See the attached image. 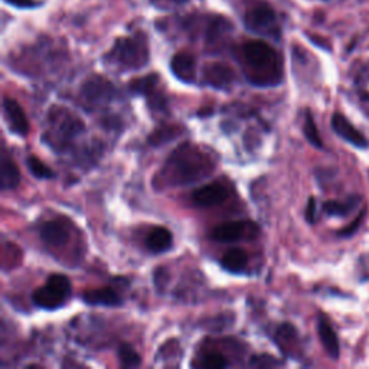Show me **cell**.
I'll list each match as a JSON object with an SVG mask.
<instances>
[{"label":"cell","mask_w":369,"mask_h":369,"mask_svg":"<svg viewBox=\"0 0 369 369\" xmlns=\"http://www.w3.org/2000/svg\"><path fill=\"white\" fill-rule=\"evenodd\" d=\"M239 61L247 80L257 87H274L283 78L280 53L263 41H248L239 46Z\"/></svg>","instance_id":"1"},{"label":"cell","mask_w":369,"mask_h":369,"mask_svg":"<svg viewBox=\"0 0 369 369\" xmlns=\"http://www.w3.org/2000/svg\"><path fill=\"white\" fill-rule=\"evenodd\" d=\"M214 168L215 163L208 153L187 143L172 153L160 173L168 183L180 187V184H191L209 176Z\"/></svg>","instance_id":"2"},{"label":"cell","mask_w":369,"mask_h":369,"mask_svg":"<svg viewBox=\"0 0 369 369\" xmlns=\"http://www.w3.org/2000/svg\"><path fill=\"white\" fill-rule=\"evenodd\" d=\"M149 42L143 32H136L114 42L104 57L105 62L121 71H136L149 62Z\"/></svg>","instance_id":"3"},{"label":"cell","mask_w":369,"mask_h":369,"mask_svg":"<svg viewBox=\"0 0 369 369\" xmlns=\"http://www.w3.org/2000/svg\"><path fill=\"white\" fill-rule=\"evenodd\" d=\"M84 130L83 121L64 108H53L49 113L45 141L53 149H64Z\"/></svg>","instance_id":"4"},{"label":"cell","mask_w":369,"mask_h":369,"mask_svg":"<svg viewBox=\"0 0 369 369\" xmlns=\"http://www.w3.org/2000/svg\"><path fill=\"white\" fill-rule=\"evenodd\" d=\"M244 25L247 31L266 36V38L279 40L280 38V24L275 10L263 2H258L248 8L244 15Z\"/></svg>","instance_id":"5"},{"label":"cell","mask_w":369,"mask_h":369,"mask_svg":"<svg viewBox=\"0 0 369 369\" xmlns=\"http://www.w3.org/2000/svg\"><path fill=\"white\" fill-rule=\"evenodd\" d=\"M71 296V282L64 274H52L46 283L32 294L33 303L44 310L62 307Z\"/></svg>","instance_id":"6"},{"label":"cell","mask_w":369,"mask_h":369,"mask_svg":"<svg viewBox=\"0 0 369 369\" xmlns=\"http://www.w3.org/2000/svg\"><path fill=\"white\" fill-rule=\"evenodd\" d=\"M114 92L116 91L112 83L100 76H94L84 83L81 88V97L89 108H97L112 100L114 97Z\"/></svg>","instance_id":"7"},{"label":"cell","mask_w":369,"mask_h":369,"mask_svg":"<svg viewBox=\"0 0 369 369\" xmlns=\"http://www.w3.org/2000/svg\"><path fill=\"white\" fill-rule=\"evenodd\" d=\"M258 235V227L251 221H234L221 224L211 232V238L218 243H235Z\"/></svg>","instance_id":"8"},{"label":"cell","mask_w":369,"mask_h":369,"mask_svg":"<svg viewBox=\"0 0 369 369\" xmlns=\"http://www.w3.org/2000/svg\"><path fill=\"white\" fill-rule=\"evenodd\" d=\"M228 198H230L228 189L223 183L218 182L207 184V187H202L192 194V200L195 202V205L200 208H211L221 205L224 204Z\"/></svg>","instance_id":"9"},{"label":"cell","mask_w":369,"mask_h":369,"mask_svg":"<svg viewBox=\"0 0 369 369\" xmlns=\"http://www.w3.org/2000/svg\"><path fill=\"white\" fill-rule=\"evenodd\" d=\"M3 114L12 133L21 137H25L29 133V121L24 108L16 100L10 97L3 98Z\"/></svg>","instance_id":"10"},{"label":"cell","mask_w":369,"mask_h":369,"mask_svg":"<svg viewBox=\"0 0 369 369\" xmlns=\"http://www.w3.org/2000/svg\"><path fill=\"white\" fill-rule=\"evenodd\" d=\"M330 123H332V128H334V132L339 137L346 140L347 143L354 144L355 147H359V149H366V147L369 146L366 137L343 114L335 113L334 116H332Z\"/></svg>","instance_id":"11"},{"label":"cell","mask_w":369,"mask_h":369,"mask_svg":"<svg viewBox=\"0 0 369 369\" xmlns=\"http://www.w3.org/2000/svg\"><path fill=\"white\" fill-rule=\"evenodd\" d=\"M204 80L216 89H227L235 80L234 71L224 62H211L204 67Z\"/></svg>","instance_id":"12"},{"label":"cell","mask_w":369,"mask_h":369,"mask_svg":"<svg viewBox=\"0 0 369 369\" xmlns=\"http://www.w3.org/2000/svg\"><path fill=\"white\" fill-rule=\"evenodd\" d=\"M171 69L182 83H192L196 77V60L189 52H178L171 61Z\"/></svg>","instance_id":"13"},{"label":"cell","mask_w":369,"mask_h":369,"mask_svg":"<svg viewBox=\"0 0 369 369\" xmlns=\"http://www.w3.org/2000/svg\"><path fill=\"white\" fill-rule=\"evenodd\" d=\"M275 343L279 345L280 350L287 357H299L300 343L298 330L290 323H283L275 330Z\"/></svg>","instance_id":"14"},{"label":"cell","mask_w":369,"mask_h":369,"mask_svg":"<svg viewBox=\"0 0 369 369\" xmlns=\"http://www.w3.org/2000/svg\"><path fill=\"white\" fill-rule=\"evenodd\" d=\"M81 298L89 306L116 307V306H120L123 303L120 294L112 287H100V289L85 290Z\"/></svg>","instance_id":"15"},{"label":"cell","mask_w":369,"mask_h":369,"mask_svg":"<svg viewBox=\"0 0 369 369\" xmlns=\"http://www.w3.org/2000/svg\"><path fill=\"white\" fill-rule=\"evenodd\" d=\"M40 234L42 241L51 247H62L69 239L68 228L61 221H48L41 227Z\"/></svg>","instance_id":"16"},{"label":"cell","mask_w":369,"mask_h":369,"mask_svg":"<svg viewBox=\"0 0 369 369\" xmlns=\"http://www.w3.org/2000/svg\"><path fill=\"white\" fill-rule=\"evenodd\" d=\"M318 332H319V338L320 342L323 345V347L326 349L327 355L332 359H338L339 354H341V347H339V341L338 336L335 334L334 327L329 323V320L320 315L319 316V322H318Z\"/></svg>","instance_id":"17"},{"label":"cell","mask_w":369,"mask_h":369,"mask_svg":"<svg viewBox=\"0 0 369 369\" xmlns=\"http://www.w3.org/2000/svg\"><path fill=\"white\" fill-rule=\"evenodd\" d=\"M173 238L168 228L156 227L146 237V247L153 254H162L172 248Z\"/></svg>","instance_id":"18"},{"label":"cell","mask_w":369,"mask_h":369,"mask_svg":"<svg viewBox=\"0 0 369 369\" xmlns=\"http://www.w3.org/2000/svg\"><path fill=\"white\" fill-rule=\"evenodd\" d=\"M21 182V172L17 169L15 160L3 152L2 163H0V184L3 191L15 189Z\"/></svg>","instance_id":"19"},{"label":"cell","mask_w":369,"mask_h":369,"mask_svg":"<svg viewBox=\"0 0 369 369\" xmlns=\"http://www.w3.org/2000/svg\"><path fill=\"white\" fill-rule=\"evenodd\" d=\"M221 264L227 271L239 274L246 270L248 264V255L243 248H231L223 255Z\"/></svg>","instance_id":"20"},{"label":"cell","mask_w":369,"mask_h":369,"mask_svg":"<svg viewBox=\"0 0 369 369\" xmlns=\"http://www.w3.org/2000/svg\"><path fill=\"white\" fill-rule=\"evenodd\" d=\"M157 84H159V77L156 76V74H151V76L133 80L130 84V89L135 92V94L147 96L151 98V97L156 96Z\"/></svg>","instance_id":"21"},{"label":"cell","mask_w":369,"mask_h":369,"mask_svg":"<svg viewBox=\"0 0 369 369\" xmlns=\"http://www.w3.org/2000/svg\"><path fill=\"white\" fill-rule=\"evenodd\" d=\"M358 202H359V198H350L346 202L329 200L323 204V211L330 216H346L358 205Z\"/></svg>","instance_id":"22"},{"label":"cell","mask_w":369,"mask_h":369,"mask_svg":"<svg viewBox=\"0 0 369 369\" xmlns=\"http://www.w3.org/2000/svg\"><path fill=\"white\" fill-rule=\"evenodd\" d=\"M303 133H304L306 139L309 140V143L311 146L318 147V149H323V143H322L320 135L318 132L316 123H315V120H313V116L310 114V112H306L304 124H303Z\"/></svg>","instance_id":"23"},{"label":"cell","mask_w":369,"mask_h":369,"mask_svg":"<svg viewBox=\"0 0 369 369\" xmlns=\"http://www.w3.org/2000/svg\"><path fill=\"white\" fill-rule=\"evenodd\" d=\"M182 133V130L179 127H173V126H164L157 128V130L149 137V143L153 146H160L171 141L173 137L179 136Z\"/></svg>","instance_id":"24"},{"label":"cell","mask_w":369,"mask_h":369,"mask_svg":"<svg viewBox=\"0 0 369 369\" xmlns=\"http://www.w3.org/2000/svg\"><path fill=\"white\" fill-rule=\"evenodd\" d=\"M26 166H28L29 172L35 178H38V179H51V178H53V172L36 156H29L26 159Z\"/></svg>","instance_id":"25"},{"label":"cell","mask_w":369,"mask_h":369,"mask_svg":"<svg viewBox=\"0 0 369 369\" xmlns=\"http://www.w3.org/2000/svg\"><path fill=\"white\" fill-rule=\"evenodd\" d=\"M119 359L126 368H136L141 363L140 355L130 345H121L119 347Z\"/></svg>","instance_id":"26"},{"label":"cell","mask_w":369,"mask_h":369,"mask_svg":"<svg viewBox=\"0 0 369 369\" xmlns=\"http://www.w3.org/2000/svg\"><path fill=\"white\" fill-rule=\"evenodd\" d=\"M200 366H204L207 369H223L227 366V361L219 352H209L202 358Z\"/></svg>","instance_id":"27"},{"label":"cell","mask_w":369,"mask_h":369,"mask_svg":"<svg viewBox=\"0 0 369 369\" xmlns=\"http://www.w3.org/2000/svg\"><path fill=\"white\" fill-rule=\"evenodd\" d=\"M189 0H151V3L157 9H171L188 3Z\"/></svg>","instance_id":"28"},{"label":"cell","mask_w":369,"mask_h":369,"mask_svg":"<svg viewBox=\"0 0 369 369\" xmlns=\"http://www.w3.org/2000/svg\"><path fill=\"white\" fill-rule=\"evenodd\" d=\"M306 219H307V223H310V224L316 223V200H315V198H310L307 202Z\"/></svg>","instance_id":"29"},{"label":"cell","mask_w":369,"mask_h":369,"mask_svg":"<svg viewBox=\"0 0 369 369\" xmlns=\"http://www.w3.org/2000/svg\"><path fill=\"white\" fill-rule=\"evenodd\" d=\"M8 3L13 5L15 8H24V9H31V8H36L35 0H6Z\"/></svg>","instance_id":"30"}]
</instances>
